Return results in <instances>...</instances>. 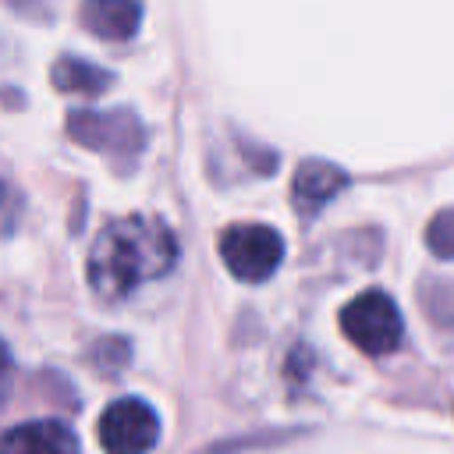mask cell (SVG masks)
Returning a JSON list of instances; mask_svg holds the SVG:
<instances>
[{
  "label": "cell",
  "mask_w": 454,
  "mask_h": 454,
  "mask_svg": "<svg viewBox=\"0 0 454 454\" xmlns=\"http://www.w3.org/2000/svg\"><path fill=\"white\" fill-rule=\"evenodd\" d=\"M4 454H78V440L64 422H21L4 436Z\"/></svg>",
  "instance_id": "obj_7"
},
{
  "label": "cell",
  "mask_w": 454,
  "mask_h": 454,
  "mask_svg": "<svg viewBox=\"0 0 454 454\" xmlns=\"http://www.w3.org/2000/svg\"><path fill=\"white\" fill-rule=\"evenodd\" d=\"M160 440V419L142 397H117L99 415V443L106 454H149Z\"/></svg>",
  "instance_id": "obj_5"
},
{
  "label": "cell",
  "mask_w": 454,
  "mask_h": 454,
  "mask_svg": "<svg viewBox=\"0 0 454 454\" xmlns=\"http://www.w3.org/2000/svg\"><path fill=\"white\" fill-rule=\"evenodd\" d=\"M220 259L238 280L259 284L277 273L284 259V241L266 223H231L220 234Z\"/></svg>",
  "instance_id": "obj_3"
},
{
  "label": "cell",
  "mask_w": 454,
  "mask_h": 454,
  "mask_svg": "<svg viewBox=\"0 0 454 454\" xmlns=\"http://www.w3.org/2000/svg\"><path fill=\"white\" fill-rule=\"evenodd\" d=\"M340 330L344 337L365 351V355H387L401 344L404 319L390 294L383 291H362L340 309Z\"/></svg>",
  "instance_id": "obj_2"
},
{
  "label": "cell",
  "mask_w": 454,
  "mask_h": 454,
  "mask_svg": "<svg viewBox=\"0 0 454 454\" xmlns=\"http://www.w3.org/2000/svg\"><path fill=\"white\" fill-rule=\"evenodd\" d=\"M426 245L436 259H454V209H440L426 227Z\"/></svg>",
  "instance_id": "obj_10"
},
{
  "label": "cell",
  "mask_w": 454,
  "mask_h": 454,
  "mask_svg": "<svg viewBox=\"0 0 454 454\" xmlns=\"http://www.w3.org/2000/svg\"><path fill=\"white\" fill-rule=\"evenodd\" d=\"M348 184V174L326 160H301L291 181V199L298 213H319L340 188Z\"/></svg>",
  "instance_id": "obj_6"
},
{
  "label": "cell",
  "mask_w": 454,
  "mask_h": 454,
  "mask_svg": "<svg viewBox=\"0 0 454 454\" xmlns=\"http://www.w3.org/2000/svg\"><path fill=\"white\" fill-rule=\"evenodd\" d=\"M82 21L92 35L121 43V39H131L138 32L142 7L135 0H85Z\"/></svg>",
  "instance_id": "obj_8"
},
{
  "label": "cell",
  "mask_w": 454,
  "mask_h": 454,
  "mask_svg": "<svg viewBox=\"0 0 454 454\" xmlns=\"http://www.w3.org/2000/svg\"><path fill=\"white\" fill-rule=\"evenodd\" d=\"M53 85L64 89V92H103L110 85V71L96 67V64H85L78 57H64L53 64L50 71Z\"/></svg>",
  "instance_id": "obj_9"
},
{
  "label": "cell",
  "mask_w": 454,
  "mask_h": 454,
  "mask_svg": "<svg viewBox=\"0 0 454 454\" xmlns=\"http://www.w3.org/2000/svg\"><path fill=\"white\" fill-rule=\"evenodd\" d=\"M177 262L174 231L149 213L110 220L89 248V284L103 301H124L142 284L160 280Z\"/></svg>",
  "instance_id": "obj_1"
},
{
  "label": "cell",
  "mask_w": 454,
  "mask_h": 454,
  "mask_svg": "<svg viewBox=\"0 0 454 454\" xmlns=\"http://www.w3.org/2000/svg\"><path fill=\"white\" fill-rule=\"evenodd\" d=\"M67 131L74 142L121 160L135 156L145 142V131L131 110H71Z\"/></svg>",
  "instance_id": "obj_4"
}]
</instances>
